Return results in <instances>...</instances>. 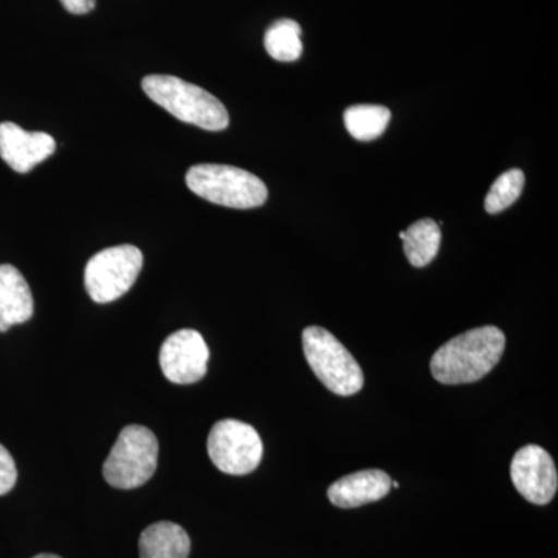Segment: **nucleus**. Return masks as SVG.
<instances>
[{"mask_svg": "<svg viewBox=\"0 0 558 558\" xmlns=\"http://www.w3.org/2000/svg\"><path fill=\"white\" fill-rule=\"evenodd\" d=\"M505 348V332L497 326L468 330L447 341L433 354L429 369L439 384H473L498 365Z\"/></svg>", "mask_w": 558, "mask_h": 558, "instance_id": "1", "label": "nucleus"}, {"mask_svg": "<svg viewBox=\"0 0 558 558\" xmlns=\"http://www.w3.org/2000/svg\"><path fill=\"white\" fill-rule=\"evenodd\" d=\"M143 90L150 100L183 123L205 131H223L230 117L226 106L196 84L171 75H149L142 81Z\"/></svg>", "mask_w": 558, "mask_h": 558, "instance_id": "2", "label": "nucleus"}, {"mask_svg": "<svg viewBox=\"0 0 558 558\" xmlns=\"http://www.w3.org/2000/svg\"><path fill=\"white\" fill-rule=\"evenodd\" d=\"M186 185L202 199L229 208L260 207L269 197L258 175L229 165H196L186 172Z\"/></svg>", "mask_w": 558, "mask_h": 558, "instance_id": "3", "label": "nucleus"}, {"mask_svg": "<svg viewBox=\"0 0 558 558\" xmlns=\"http://www.w3.org/2000/svg\"><path fill=\"white\" fill-rule=\"evenodd\" d=\"M303 351L317 379L337 396L357 395L365 384L357 360L329 330L310 326L303 330Z\"/></svg>", "mask_w": 558, "mask_h": 558, "instance_id": "4", "label": "nucleus"}, {"mask_svg": "<svg viewBox=\"0 0 558 558\" xmlns=\"http://www.w3.org/2000/svg\"><path fill=\"white\" fill-rule=\"evenodd\" d=\"M159 458V440L143 425H128L113 444L102 475L110 486L131 490L153 478Z\"/></svg>", "mask_w": 558, "mask_h": 558, "instance_id": "5", "label": "nucleus"}, {"mask_svg": "<svg viewBox=\"0 0 558 558\" xmlns=\"http://www.w3.org/2000/svg\"><path fill=\"white\" fill-rule=\"evenodd\" d=\"M142 267L143 253L134 245L102 250L92 256L84 271L87 293L95 303H112L130 292Z\"/></svg>", "mask_w": 558, "mask_h": 558, "instance_id": "6", "label": "nucleus"}, {"mask_svg": "<svg viewBox=\"0 0 558 558\" xmlns=\"http://www.w3.org/2000/svg\"><path fill=\"white\" fill-rule=\"evenodd\" d=\"M207 449L213 464L227 475H248L258 469L264 447L258 432L245 422L223 418L209 432Z\"/></svg>", "mask_w": 558, "mask_h": 558, "instance_id": "7", "label": "nucleus"}, {"mask_svg": "<svg viewBox=\"0 0 558 558\" xmlns=\"http://www.w3.org/2000/svg\"><path fill=\"white\" fill-rule=\"evenodd\" d=\"M510 478L521 497L532 505L545 506L556 497V462L542 447H521L510 464Z\"/></svg>", "mask_w": 558, "mask_h": 558, "instance_id": "8", "label": "nucleus"}, {"mask_svg": "<svg viewBox=\"0 0 558 558\" xmlns=\"http://www.w3.org/2000/svg\"><path fill=\"white\" fill-rule=\"evenodd\" d=\"M208 359L207 343L194 329L178 330L161 344V371L172 384L191 385L204 379Z\"/></svg>", "mask_w": 558, "mask_h": 558, "instance_id": "9", "label": "nucleus"}, {"mask_svg": "<svg viewBox=\"0 0 558 558\" xmlns=\"http://www.w3.org/2000/svg\"><path fill=\"white\" fill-rule=\"evenodd\" d=\"M57 142L46 132H28L16 123H0V157L16 172L25 174L49 159Z\"/></svg>", "mask_w": 558, "mask_h": 558, "instance_id": "10", "label": "nucleus"}, {"mask_svg": "<svg viewBox=\"0 0 558 558\" xmlns=\"http://www.w3.org/2000/svg\"><path fill=\"white\" fill-rule=\"evenodd\" d=\"M391 490V478L384 470H360L336 481L328 488L329 501L341 509H354L380 501Z\"/></svg>", "mask_w": 558, "mask_h": 558, "instance_id": "11", "label": "nucleus"}, {"mask_svg": "<svg viewBox=\"0 0 558 558\" xmlns=\"http://www.w3.org/2000/svg\"><path fill=\"white\" fill-rule=\"evenodd\" d=\"M33 311L35 303L28 282L16 267L0 264V332L28 322Z\"/></svg>", "mask_w": 558, "mask_h": 558, "instance_id": "12", "label": "nucleus"}, {"mask_svg": "<svg viewBox=\"0 0 558 558\" xmlns=\"http://www.w3.org/2000/svg\"><path fill=\"white\" fill-rule=\"evenodd\" d=\"M140 558H189L190 535L171 521H159L142 532L138 539Z\"/></svg>", "mask_w": 558, "mask_h": 558, "instance_id": "13", "label": "nucleus"}, {"mask_svg": "<svg viewBox=\"0 0 558 558\" xmlns=\"http://www.w3.org/2000/svg\"><path fill=\"white\" fill-rule=\"evenodd\" d=\"M403 241V252L411 266L425 267L438 256L442 234L438 223L433 219H421L411 223L409 229L399 234Z\"/></svg>", "mask_w": 558, "mask_h": 558, "instance_id": "14", "label": "nucleus"}, {"mask_svg": "<svg viewBox=\"0 0 558 558\" xmlns=\"http://www.w3.org/2000/svg\"><path fill=\"white\" fill-rule=\"evenodd\" d=\"M391 121V112L385 106H352L344 112V126L349 134L360 142L379 138Z\"/></svg>", "mask_w": 558, "mask_h": 558, "instance_id": "15", "label": "nucleus"}, {"mask_svg": "<svg viewBox=\"0 0 558 558\" xmlns=\"http://www.w3.org/2000/svg\"><path fill=\"white\" fill-rule=\"evenodd\" d=\"M264 46L274 60L293 62L303 54L299 22L279 20L270 25L264 36Z\"/></svg>", "mask_w": 558, "mask_h": 558, "instance_id": "16", "label": "nucleus"}, {"mask_svg": "<svg viewBox=\"0 0 558 558\" xmlns=\"http://www.w3.org/2000/svg\"><path fill=\"white\" fill-rule=\"evenodd\" d=\"M524 182L526 179L521 170L502 172L488 191L486 202H484L486 211L490 215H498L508 209L510 205L515 204L523 193Z\"/></svg>", "mask_w": 558, "mask_h": 558, "instance_id": "17", "label": "nucleus"}, {"mask_svg": "<svg viewBox=\"0 0 558 558\" xmlns=\"http://www.w3.org/2000/svg\"><path fill=\"white\" fill-rule=\"evenodd\" d=\"M17 481V469L10 451L0 444V495L9 494Z\"/></svg>", "mask_w": 558, "mask_h": 558, "instance_id": "18", "label": "nucleus"}, {"mask_svg": "<svg viewBox=\"0 0 558 558\" xmlns=\"http://www.w3.org/2000/svg\"><path fill=\"white\" fill-rule=\"evenodd\" d=\"M62 7L72 14H87L97 5V0H61Z\"/></svg>", "mask_w": 558, "mask_h": 558, "instance_id": "19", "label": "nucleus"}, {"mask_svg": "<svg viewBox=\"0 0 558 558\" xmlns=\"http://www.w3.org/2000/svg\"><path fill=\"white\" fill-rule=\"evenodd\" d=\"M33 558H61L60 556H53V554H39V556Z\"/></svg>", "mask_w": 558, "mask_h": 558, "instance_id": "20", "label": "nucleus"}]
</instances>
